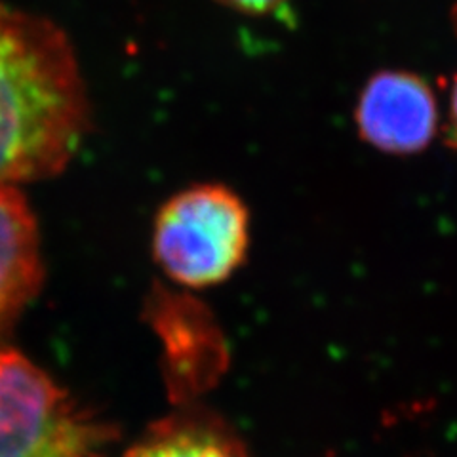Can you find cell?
<instances>
[{"label": "cell", "mask_w": 457, "mask_h": 457, "mask_svg": "<svg viewBox=\"0 0 457 457\" xmlns=\"http://www.w3.org/2000/svg\"><path fill=\"white\" fill-rule=\"evenodd\" d=\"M86 126L88 97L67 35L0 3V185L55 176Z\"/></svg>", "instance_id": "cell-1"}, {"label": "cell", "mask_w": 457, "mask_h": 457, "mask_svg": "<svg viewBox=\"0 0 457 457\" xmlns=\"http://www.w3.org/2000/svg\"><path fill=\"white\" fill-rule=\"evenodd\" d=\"M250 216L223 185H195L171 196L154 220L153 250L164 273L189 288H208L245 262Z\"/></svg>", "instance_id": "cell-2"}, {"label": "cell", "mask_w": 457, "mask_h": 457, "mask_svg": "<svg viewBox=\"0 0 457 457\" xmlns=\"http://www.w3.org/2000/svg\"><path fill=\"white\" fill-rule=\"evenodd\" d=\"M109 440L46 371L0 349V457H105Z\"/></svg>", "instance_id": "cell-3"}, {"label": "cell", "mask_w": 457, "mask_h": 457, "mask_svg": "<svg viewBox=\"0 0 457 457\" xmlns=\"http://www.w3.org/2000/svg\"><path fill=\"white\" fill-rule=\"evenodd\" d=\"M436 124L433 90L420 77L403 71H383L371 77L356 105L361 136L385 153L423 151L433 141Z\"/></svg>", "instance_id": "cell-4"}, {"label": "cell", "mask_w": 457, "mask_h": 457, "mask_svg": "<svg viewBox=\"0 0 457 457\" xmlns=\"http://www.w3.org/2000/svg\"><path fill=\"white\" fill-rule=\"evenodd\" d=\"M38 227L18 187L0 185V328L23 311L40 288Z\"/></svg>", "instance_id": "cell-5"}, {"label": "cell", "mask_w": 457, "mask_h": 457, "mask_svg": "<svg viewBox=\"0 0 457 457\" xmlns=\"http://www.w3.org/2000/svg\"><path fill=\"white\" fill-rule=\"evenodd\" d=\"M126 457H248L223 427L203 418H171L136 445Z\"/></svg>", "instance_id": "cell-6"}, {"label": "cell", "mask_w": 457, "mask_h": 457, "mask_svg": "<svg viewBox=\"0 0 457 457\" xmlns=\"http://www.w3.org/2000/svg\"><path fill=\"white\" fill-rule=\"evenodd\" d=\"M216 3L245 16H269L280 10L288 0H216Z\"/></svg>", "instance_id": "cell-7"}, {"label": "cell", "mask_w": 457, "mask_h": 457, "mask_svg": "<svg viewBox=\"0 0 457 457\" xmlns=\"http://www.w3.org/2000/svg\"><path fill=\"white\" fill-rule=\"evenodd\" d=\"M450 119H452L453 137L457 139V77H455V80H453V88H452V99H450Z\"/></svg>", "instance_id": "cell-8"}, {"label": "cell", "mask_w": 457, "mask_h": 457, "mask_svg": "<svg viewBox=\"0 0 457 457\" xmlns=\"http://www.w3.org/2000/svg\"><path fill=\"white\" fill-rule=\"evenodd\" d=\"M452 18H453V27H455V33H457V3H455V8H453Z\"/></svg>", "instance_id": "cell-9"}]
</instances>
